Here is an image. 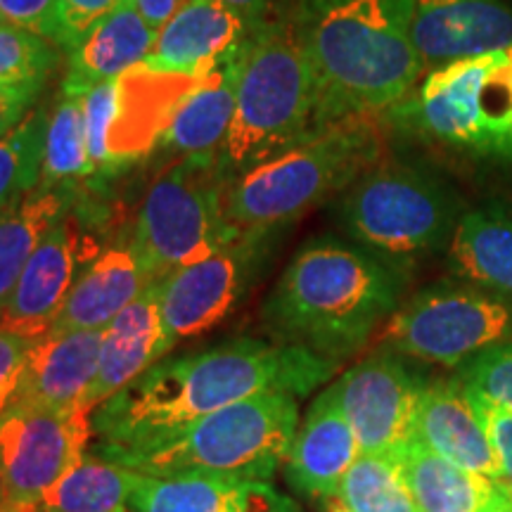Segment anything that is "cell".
<instances>
[{
	"instance_id": "6da1fadb",
	"label": "cell",
	"mask_w": 512,
	"mask_h": 512,
	"mask_svg": "<svg viewBox=\"0 0 512 512\" xmlns=\"http://www.w3.org/2000/svg\"><path fill=\"white\" fill-rule=\"evenodd\" d=\"M335 370L337 363L309 349L256 337L164 356L95 408L88 453L128 465L230 403L264 392L302 399Z\"/></svg>"
},
{
	"instance_id": "7a4b0ae2",
	"label": "cell",
	"mask_w": 512,
	"mask_h": 512,
	"mask_svg": "<svg viewBox=\"0 0 512 512\" xmlns=\"http://www.w3.org/2000/svg\"><path fill=\"white\" fill-rule=\"evenodd\" d=\"M290 22L316 81L318 131L380 117L425 76L408 0H297Z\"/></svg>"
},
{
	"instance_id": "3957f363",
	"label": "cell",
	"mask_w": 512,
	"mask_h": 512,
	"mask_svg": "<svg viewBox=\"0 0 512 512\" xmlns=\"http://www.w3.org/2000/svg\"><path fill=\"white\" fill-rule=\"evenodd\" d=\"M406 283L408 271L356 242L318 235L285 266L261 320L275 342L342 363L392 318Z\"/></svg>"
},
{
	"instance_id": "277c9868",
	"label": "cell",
	"mask_w": 512,
	"mask_h": 512,
	"mask_svg": "<svg viewBox=\"0 0 512 512\" xmlns=\"http://www.w3.org/2000/svg\"><path fill=\"white\" fill-rule=\"evenodd\" d=\"M384 157L377 117H347L230 178L223 214L235 235L266 238L347 190Z\"/></svg>"
},
{
	"instance_id": "5b68a950",
	"label": "cell",
	"mask_w": 512,
	"mask_h": 512,
	"mask_svg": "<svg viewBox=\"0 0 512 512\" xmlns=\"http://www.w3.org/2000/svg\"><path fill=\"white\" fill-rule=\"evenodd\" d=\"M316 112V81L290 17L271 19L242 43L235 112L219 150L228 181L316 133Z\"/></svg>"
},
{
	"instance_id": "8992f818",
	"label": "cell",
	"mask_w": 512,
	"mask_h": 512,
	"mask_svg": "<svg viewBox=\"0 0 512 512\" xmlns=\"http://www.w3.org/2000/svg\"><path fill=\"white\" fill-rule=\"evenodd\" d=\"M335 214L358 247L408 271L448 247L465 207L434 171L380 159L339 192Z\"/></svg>"
},
{
	"instance_id": "52a82bcc",
	"label": "cell",
	"mask_w": 512,
	"mask_h": 512,
	"mask_svg": "<svg viewBox=\"0 0 512 512\" xmlns=\"http://www.w3.org/2000/svg\"><path fill=\"white\" fill-rule=\"evenodd\" d=\"M297 427V396L264 392L207 415L178 439L131 460L126 467L152 477L268 482L285 465Z\"/></svg>"
},
{
	"instance_id": "ba28073f",
	"label": "cell",
	"mask_w": 512,
	"mask_h": 512,
	"mask_svg": "<svg viewBox=\"0 0 512 512\" xmlns=\"http://www.w3.org/2000/svg\"><path fill=\"white\" fill-rule=\"evenodd\" d=\"M226 185L219 152L183 157L152 181L131 238L150 283L235 238L223 214Z\"/></svg>"
},
{
	"instance_id": "9c48e42d",
	"label": "cell",
	"mask_w": 512,
	"mask_h": 512,
	"mask_svg": "<svg viewBox=\"0 0 512 512\" xmlns=\"http://www.w3.org/2000/svg\"><path fill=\"white\" fill-rule=\"evenodd\" d=\"M380 342L399 356L458 368L479 351L512 342V302L456 278L441 280L392 313Z\"/></svg>"
},
{
	"instance_id": "30bf717a",
	"label": "cell",
	"mask_w": 512,
	"mask_h": 512,
	"mask_svg": "<svg viewBox=\"0 0 512 512\" xmlns=\"http://www.w3.org/2000/svg\"><path fill=\"white\" fill-rule=\"evenodd\" d=\"M266 247V238L235 235L159 280V311L169 349L214 330L238 309L264 264Z\"/></svg>"
},
{
	"instance_id": "8fae6325",
	"label": "cell",
	"mask_w": 512,
	"mask_h": 512,
	"mask_svg": "<svg viewBox=\"0 0 512 512\" xmlns=\"http://www.w3.org/2000/svg\"><path fill=\"white\" fill-rule=\"evenodd\" d=\"M91 415L12 406L0 418V467L15 505L38 503L88 456Z\"/></svg>"
},
{
	"instance_id": "7c38bea8",
	"label": "cell",
	"mask_w": 512,
	"mask_h": 512,
	"mask_svg": "<svg viewBox=\"0 0 512 512\" xmlns=\"http://www.w3.org/2000/svg\"><path fill=\"white\" fill-rule=\"evenodd\" d=\"M332 384L361 453L394 456L411 444L427 382L399 354H370Z\"/></svg>"
},
{
	"instance_id": "4fadbf2b",
	"label": "cell",
	"mask_w": 512,
	"mask_h": 512,
	"mask_svg": "<svg viewBox=\"0 0 512 512\" xmlns=\"http://www.w3.org/2000/svg\"><path fill=\"white\" fill-rule=\"evenodd\" d=\"M503 50L448 62L422 76L411 95L382 114L389 126L482 155V93Z\"/></svg>"
},
{
	"instance_id": "5bb4252c",
	"label": "cell",
	"mask_w": 512,
	"mask_h": 512,
	"mask_svg": "<svg viewBox=\"0 0 512 512\" xmlns=\"http://www.w3.org/2000/svg\"><path fill=\"white\" fill-rule=\"evenodd\" d=\"M100 254L74 216H62L31 254L0 323L48 335L83 266Z\"/></svg>"
},
{
	"instance_id": "9a60e30c",
	"label": "cell",
	"mask_w": 512,
	"mask_h": 512,
	"mask_svg": "<svg viewBox=\"0 0 512 512\" xmlns=\"http://www.w3.org/2000/svg\"><path fill=\"white\" fill-rule=\"evenodd\" d=\"M408 17L425 74L512 46V8L505 0H408Z\"/></svg>"
},
{
	"instance_id": "2e32d148",
	"label": "cell",
	"mask_w": 512,
	"mask_h": 512,
	"mask_svg": "<svg viewBox=\"0 0 512 512\" xmlns=\"http://www.w3.org/2000/svg\"><path fill=\"white\" fill-rule=\"evenodd\" d=\"M358 456L361 446L339 406L335 384H330L299 422L285 458V479L297 494L330 501Z\"/></svg>"
},
{
	"instance_id": "e0dca14e",
	"label": "cell",
	"mask_w": 512,
	"mask_h": 512,
	"mask_svg": "<svg viewBox=\"0 0 512 512\" xmlns=\"http://www.w3.org/2000/svg\"><path fill=\"white\" fill-rule=\"evenodd\" d=\"M169 351L159 311V285L152 283L102 330L98 373L79 411L93 415L95 408L169 356Z\"/></svg>"
},
{
	"instance_id": "ac0fdd59",
	"label": "cell",
	"mask_w": 512,
	"mask_h": 512,
	"mask_svg": "<svg viewBox=\"0 0 512 512\" xmlns=\"http://www.w3.org/2000/svg\"><path fill=\"white\" fill-rule=\"evenodd\" d=\"M102 330H50L31 347L15 406L79 411L95 380Z\"/></svg>"
},
{
	"instance_id": "d6986e66",
	"label": "cell",
	"mask_w": 512,
	"mask_h": 512,
	"mask_svg": "<svg viewBox=\"0 0 512 512\" xmlns=\"http://www.w3.org/2000/svg\"><path fill=\"white\" fill-rule=\"evenodd\" d=\"M200 76L166 74L138 64L117 79V114L110 131L114 174L159 145L178 102Z\"/></svg>"
},
{
	"instance_id": "ffe728a7",
	"label": "cell",
	"mask_w": 512,
	"mask_h": 512,
	"mask_svg": "<svg viewBox=\"0 0 512 512\" xmlns=\"http://www.w3.org/2000/svg\"><path fill=\"white\" fill-rule=\"evenodd\" d=\"M413 439L463 470L491 479L503 475L501 460L486 437L470 394L456 377L425 384Z\"/></svg>"
},
{
	"instance_id": "44dd1931",
	"label": "cell",
	"mask_w": 512,
	"mask_h": 512,
	"mask_svg": "<svg viewBox=\"0 0 512 512\" xmlns=\"http://www.w3.org/2000/svg\"><path fill=\"white\" fill-rule=\"evenodd\" d=\"M247 36L242 17L221 0H185L157 31L155 46L143 64L155 72L200 76Z\"/></svg>"
},
{
	"instance_id": "7402d4cb",
	"label": "cell",
	"mask_w": 512,
	"mask_h": 512,
	"mask_svg": "<svg viewBox=\"0 0 512 512\" xmlns=\"http://www.w3.org/2000/svg\"><path fill=\"white\" fill-rule=\"evenodd\" d=\"M131 512H302L268 482L214 477H152L138 472Z\"/></svg>"
},
{
	"instance_id": "603a6c76",
	"label": "cell",
	"mask_w": 512,
	"mask_h": 512,
	"mask_svg": "<svg viewBox=\"0 0 512 512\" xmlns=\"http://www.w3.org/2000/svg\"><path fill=\"white\" fill-rule=\"evenodd\" d=\"M242 43L200 74L195 86L178 102L159 147L181 157L211 155L221 150L235 112Z\"/></svg>"
},
{
	"instance_id": "cb8c5ba5",
	"label": "cell",
	"mask_w": 512,
	"mask_h": 512,
	"mask_svg": "<svg viewBox=\"0 0 512 512\" xmlns=\"http://www.w3.org/2000/svg\"><path fill=\"white\" fill-rule=\"evenodd\" d=\"M446 268L460 283L512 302V204L465 209L446 247Z\"/></svg>"
},
{
	"instance_id": "d4e9b609",
	"label": "cell",
	"mask_w": 512,
	"mask_h": 512,
	"mask_svg": "<svg viewBox=\"0 0 512 512\" xmlns=\"http://www.w3.org/2000/svg\"><path fill=\"white\" fill-rule=\"evenodd\" d=\"M420 512H512V489L501 479L448 463L420 441L394 453Z\"/></svg>"
},
{
	"instance_id": "484cf974",
	"label": "cell",
	"mask_w": 512,
	"mask_h": 512,
	"mask_svg": "<svg viewBox=\"0 0 512 512\" xmlns=\"http://www.w3.org/2000/svg\"><path fill=\"white\" fill-rule=\"evenodd\" d=\"M150 285L131 242L100 249L69 290L53 330H105Z\"/></svg>"
},
{
	"instance_id": "4316f807",
	"label": "cell",
	"mask_w": 512,
	"mask_h": 512,
	"mask_svg": "<svg viewBox=\"0 0 512 512\" xmlns=\"http://www.w3.org/2000/svg\"><path fill=\"white\" fill-rule=\"evenodd\" d=\"M155 38L157 31L138 5L133 0H121L69 50V69L62 86L88 91L98 83L119 79L147 60Z\"/></svg>"
},
{
	"instance_id": "83f0119b",
	"label": "cell",
	"mask_w": 512,
	"mask_h": 512,
	"mask_svg": "<svg viewBox=\"0 0 512 512\" xmlns=\"http://www.w3.org/2000/svg\"><path fill=\"white\" fill-rule=\"evenodd\" d=\"M69 214V188L34 190L0 214V316L31 254L62 216Z\"/></svg>"
},
{
	"instance_id": "f1b7e54d",
	"label": "cell",
	"mask_w": 512,
	"mask_h": 512,
	"mask_svg": "<svg viewBox=\"0 0 512 512\" xmlns=\"http://www.w3.org/2000/svg\"><path fill=\"white\" fill-rule=\"evenodd\" d=\"M136 475L131 467L88 453L36 505L43 512H131Z\"/></svg>"
},
{
	"instance_id": "f546056e",
	"label": "cell",
	"mask_w": 512,
	"mask_h": 512,
	"mask_svg": "<svg viewBox=\"0 0 512 512\" xmlns=\"http://www.w3.org/2000/svg\"><path fill=\"white\" fill-rule=\"evenodd\" d=\"M91 176L93 164L83 131V91L62 86L53 114L48 117L41 183L36 190L69 188V183Z\"/></svg>"
},
{
	"instance_id": "4dcf8cb0",
	"label": "cell",
	"mask_w": 512,
	"mask_h": 512,
	"mask_svg": "<svg viewBox=\"0 0 512 512\" xmlns=\"http://www.w3.org/2000/svg\"><path fill=\"white\" fill-rule=\"evenodd\" d=\"M337 498L354 512H420L392 453H361L344 475Z\"/></svg>"
},
{
	"instance_id": "1f68e13d",
	"label": "cell",
	"mask_w": 512,
	"mask_h": 512,
	"mask_svg": "<svg viewBox=\"0 0 512 512\" xmlns=\"http://www.w3.org/2000/svg\"><path fill=\"white\" fill-rule=\"evenodd\" d=\"M48 114L34 110L15 131L0 138V214L31 195L41 183Z\"/></svg>"
},
{
	"instance_id": "d6a6232c",
	"label": "cell",
	"mask_w": 512,
	"mask_h": 512,
	"mask_svg": "<svg viewBox=\"0 0 512 512\" xmlns=\"http://www.w3.org/2000/svg\"><path fill=\"white\" fill-rule=\"evenodd\" d=\"M57 50L48 38L0 22V83H46L57 67Z\"/></svg>"
},
{
	"instance_id": "836d02e7",
	"label": "cell",
	"mask_w": 512,
	"mask_h": 512,
	"mask_svg": "<svg viewBox=\"0 0 512 512\" xmlns=\"http://www.w3.org/2000/svg\"><path fill=\"white\" fill-rule=\"evenodd\" d=\"M482 131V155L512 162V46L503 50L501 62L484 83Z\"/></svg>"
},
{
	"instance_id": "e575fe53",
	"label": "cell",
	"mask_w": 512,
	"mask_h": 512,
	"mask_svg": "<svg viewBox=\"0 0 512 512\" xmlns=\"http://www.w3.org/2000/svg\"><path fill=\"white\" fill-rule=\"evenodd\" d=\"M465 392L512 411V342L496 344L467 358L456 370Z\"/></svg>"
},
{
	"instance_id": "d590c367",
	"label": "cell",
	"mask_w": 512,
	"mask_h": 512,
	"mask_svg": "<svg viewBox=\"0 0 512 512\" xmlns=\"http://www.w3.org/2000/svg\"><path fill=\"white\" fill-rule=\"evenodd\" d=\"M117 114V79L98 83L83 91V131H86L88 157L93 176L107 178L114 174L110 162V131Z\"/></svg>"
},
{
	"instance_id": "8d00e7d4",
	"label": "cell",
	"mask_w": 512,
	"mask_h": 512,
	"mask_svg": "<svg viewBox=\"0 0 512 512\" xmlns=\"http://www.w3.org/2000/svg\"><path fill=\"white\" fill-rule=\"evenodd\" d=\"M41 337L0 323V418L15 406L29 351Z\"/></svg>"
},
{
	"instance_id": "74e56055",
	"label": "cell",
	"mask_w": 512,
	"mask_h": 512,
	"mask_svg": "<svg viewBox=\"0 0 512 512\" xmlns=\"http://www.w3.org/2000/svg\"><path fill=\"white\" fill-rule=\"evenodd\" d=\"M121 0H57V41L55 46L69 53L86 31L110 15Z\"/></svg>"
},
{
	"instance_id": "f35d334b",
	"label": "cell",
	"mask_w": 512,
	"mask_h": 512,
	"mask_svg": "<svg viewBox=\"0 0 512 512\" xmlns=\"http://www.w3.org/2000/svg\"><path fill=\"white\" fill-rule=\"evenodd\" d=\"M0 22L57 41V0H0Z\"/></svg>"
},
{
	"instance_id": "ab89813d",
	"label": "cell",
	"mask_w": 512,
	"mask_h": 512,
	"mask_svg": "<svg viewBox=\"0 0 512 512\" xmlns=\"http://www.w3.org/2000/svg\"><path fill=\"white\" fill-rule=\"evenodd\" d=\"M470 399L479 420H482L486 437H489L498 460H501V482H505L512 489V411L496 406V403L486 401L482 396L470 394Z\"/></svg>"
},
{
	"instance_id": "60d3db41",
	"label": "cell",
	"mask_w": 512,
	"mask_h": 512,
	"mask_svg": "<svg viewBox=\"0 0 512 512\" xmlns=\"http://www.w3.org/2000/svg\"><path fill=\"white\" fill-rule=\"evenodd\" d=\"M46 83L24 81V83H0V138L22 124L31 114V107L41 95Z\"/></svg>"
},
{
	"instance_id": "b9f144b4",
	"label": "cell",
	"mask_w": 512,
	"mask_h": 512,
	"mask_svg": "<svg viewBox=\"0 0 512 512\" xmlns=\"http://www.w3.org/2000/svg\"><path fill=\"white\" fill-rule=\"evenodd\" d=\"M226 8H230L235 15L242 17V22L247 24L249 34L256 29L264 27L266 22H271V5L273 0H221Z\"/></svg>"
},
{
	"instance_id": "7bdbcfd3",
	"label": "cell",
	"mask_w": 512,
	"mask_h": 512,
	"mask_svg": "<svg viewBox=\"0 0 512 512\" xmlns=\"http://www.w3.org/2000/svg\"><path fill=\"white\" fill-rule=\"evenodd\" d=\"M133 3L138 5L143 17L152 24V29L159 31L176 15V10L181 8L185 0H133Z\"/></svg>"
},
{
	"instance_id": "ee69618b",
	"label": "cell",
	"mask_w": 512,
	"mask_h": 512,
	"mask_svg": "<svg viewBox=\"0 0 512 512\" xmlns=\"http://www.w3.org/2000/svg\"><path fill=\"white\" fill-rule=\"evenodd\" d=\"M15 508H19V505H15V501H12L8 479H5L3 467H0V512H8V510H15Z\"/></svg>"
},
{
	"instance_id": "f6af8a7d",
	"label": "cell",
	"mask_w": 512,
	"mask_h": 512,
	"mask_svg": "<svg viewBox=\"0 0 512 512\" xmlns=\"http://www.w3.org/2000/svg\"><path fill=\"white\" fill-rule=\"evenodd\" d=\"M325 508H328V512H354L349 508V505H344L339 498H330V501H325Z\"/></svg>"
},
{
	"instance_id": "bcb514c9",
	"label": "cell",
	"mask_w": 512,
	"mask_h": 512,
	"mask_svg": "<svg viewBox=\"0 0 512 512\" xmlns=\"http://www.w3.org/2000/svg\"><path fill=\"white\" fill-rule=\"evenodd\" d=\"M15 512H43V510L38 508L36 503H31V505H19V508H17Z\"/></svg>"
},
{
	"instance_id": "7dc6e473",
	"label": "cell",
	"mask_w": 512,
	"mask_h": 512,
	"mask_svg": "<svg viewBox=\"0 0 512 512\" xmlns=\"http://www.w3.org/2000/svg\"><path fill=\"white\" fill-rule=\"evenodd\" d=\"M15 510H17V508H15ZM15 510H8V512H15Z\"/></svg>"
}]
</instances>
